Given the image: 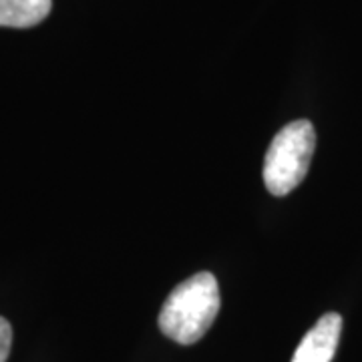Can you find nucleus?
<instances>
[{
    "instance_id": "nucleus-1",
    "label": "nucleus",
    "mask_w": 362,
    "mask_h": 362,
    "mask_svg": "<svg viewBox=\"0 0 362 362\" xmlns=\"http://www.w3.org/2000/svg\"><path fill=\"white\" fill-rule=\"evenodd\" d=\"M220 286L214 274L199 272L177 288L165 300L159 312L161 332L180 344H195L206 337L220 312Z\"/></svg>"
},
{
    "instance_id": "nucleus-2",
    "label": "nucleus",
    "mask_w": 362,
    "mask_h": 362,
    "mask_svg": "<svg viewBox=\"0 0 362 362\" xmlns=\"http://www.w3.org/2000/svg\"><path fill=\"white\" fill-rule=\"evenodd\" d=\"M316 147V131L306 119L278 131L264 159V183L272 195H288L304 181Z\"/></svg>"
},
{
    "instance_id": "nucleus-3",
    "label": "nucleus",
    "mask_w": 362,
    "mask_h": 362,
    "mask_svg": "<svg viewBox=\"0 0 362 362\" xmlns=\"http://www.w3.org/2000/svg\"><path fill=\"white\" fill-rule=\"evenodd\" d=\"M340 330L342 316L337 312L324 314L298 344L292 362H332L340 340Z\"/></svg>"
},
{
    "instance_id": "nucleus-4",
    "label": "nucleus",
    "mask_w": 362,
    "mask_h": 362,
    "mask_svg": "<svg viewBox=\"0 0 362 362\" xmlns=\"http://www.w3.org/2000/svg\"><path fill=\"white\" fill-rule=\"evenodd\" d=\"M52 8V0H0V26L28 28L42 23Z\"/></svg>"
},
{
    "instance_id": "nucleus-5",
    "label": "nucleus",
    "mask_w": 362,
    "mask_h": 362,
    "mask_svg": "<svg viewBox=\"0 0 362 362\" xmlns=\"http://www.w3.org/2000/svg\"><path fill=\"white\" fill-rule=\"evenodd\" d=\"M13 346V328L6 318L0 316V362H6Z\"/></svg>"
}]
</instances>
